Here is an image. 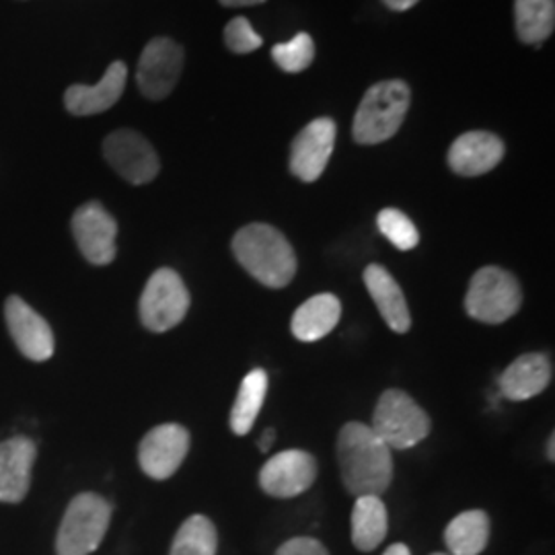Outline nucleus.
I'll list each match as a JSON object with an SVG mask.
<instances>
[{"instance_id":"nucleus-1","label":"nucleus","mask_w":555,"mask_h":555,"mask_svg":"<svg viewBox=\"0 0 555 555\" xmlns=\"http://www.w3.org/2000/svg\"><path fill=\"white\" fill-rule=\"evenodd\" d=\"M337 459L344 486L352 496H380L391 486V449L371 426L346 424L337 437Z\"/></svg>"},{"instance_id":"nucleus-2","label":"nucleus","mask_w":555,"mask_h":555,"mask_svg":"<svg viewBox=\"0 0 555 555\" xmlns=\"http://www.w3.org/2000/svg\"><path fill=\"white\" fill-rule=\"evenodd\" d=\"M233 254L247 274L268 288H284L297 274V256L288 238L278 229L254 222L233 238Z\"/></svg>"},{"instance_id":"nucleus-3","label":"nucleus","mask_w":555,"mask_h":555,"mask_svg":"<svg viewBox=\"0 0 555 555\" xmlns=\"http://www.w3.org/2000/svg\"><path fill=\"white\" fill-rule=\"evenodd\" d=\"M412 91L403 80H380L373 85L358 105L354 140L358 144H378L396 137L410 109Z\"/></svg>"},{"instance_id":"nucleus-4","label":"nucleus","mask_w":555,"mask_h":555,"mask_svg":"<svg viewBox=\"0 0 555 555\" xmlns=\"http://www.w3.org/2000/svg\"><path fill=\"white\" fill-rule=\"evenodd\" d=\"M112 504L98 494H79L60 522L56 554L89 555L100 547L112 520Z\"/></svg>"},{"instance_id":"nucleus-5","label":"nucleus","mask_w":555,"mask_h":555,"mask_svg":"<svg viewBox=\"0 0 555 555\" xmlns=\"http://www.w3.org/2000/svg\"><path fill=\"white\" fill-rule=\"evenodd\" d=\"M371 428L389 449L405 451L430 435L433 422L405 391L389 389L378 399Z\"/></svg>"},{"instance_id":"nucleus-6","label":"nucleus","mask_w":555,"mask_h":555,"mask_svg":"<svg viewBox=\"0 0 555 555\" xmlns=\"http://www.w3.org/2000/svg\"><path fill=\"white\" fill-rule=\"evenodd\" d=\"M522 291L518 280L498 266H486L476 272L465 295V309L469 318L488 325L508 321L518 313Z\"/></svg>"},{"instance_id":"nucleus-7","label":"nucleus","mask_w":555,"mask_h":555,"mask_svg":"<svg viewBox=\"0 0 555 555\" xmlns=\"http://www.w3.org/2000/svg\"><path fill=\"white\" fill-rule=\"evenodd\" d=\"M190 309V293L176 270L160 268L149 278L140 297V321L149 332L163 334L179 325Z\"/></svg>"},{"instance_id":"nucleus-8","label":"nucleus","mask_w":555,"mask_h":555,"mask_svg":"<svg viewBox=\"0 0 555 555\" xmlns=\"http://www.w3.org/2000/svg\"><path fill=\"white\" fill-rule=\"evenodd\" d=\"M103 157L132 185H144L159 176V157L153 144L134 130L112 132L103 140Z\"/></svg>"},{"instance_id":"nucleus-9","label":"nucleus","mask_w":555,"mask_h":555,"mask_svg":"<svg viewBox=\"0 0 555 555\" xmlns=\"http://www.w3.org/2000/svg\"><path fill=\"white\" fill-rule=\"evenodd\" d=\"M183 70V50L169 38L149 41L139 62L140 91L149 100H165L178 85Z\"/></svg>"},{"instance_id":"nucleus-10","label":"nucleus","mask_w":555,"mask_h":555,"mask_svg":"<svg viewBox=\"0 0 555 555\" xmlns=\"http://www.w3.org/2000/svg\"><path fill=\"white\" fill-rule=\"evenodd\" d=\"M318 479V461L307 451H282L259 472V486L268 496L295 498L305 494Z\"/></svg>"},{"instance_id":"nucleus-11","label":"nucleus","mask_w":555,"mask_h":555,"mask_svg":"<svg viewBox=\"0 0 555 555\" xmlns=\"http://www.w3.org/2000/svg\"><path fill=\"white\" fill-rule=\"evenodd\" d=\"M73 235L77 238L80 254L93 266H107L116 259L118 222L100 202H89L75 212Z\"/></svg>"},{"instance_id":"nucleus-12","label":"nucleus","mask_w":555,"mask_h":555,"mask_svg":"<svg viewBox=\"0 0 555 555\" xmlns=\"http://www.w3.org/2000/svg\"><path fill=\"white\" fill-rule=\"evenodd\" d=\"M190 451V433L179 424H163L142 438L139 463L153 479H169L178 472Z\"/></svg>"},{"instance_id":"nucleus-13","label":"nucleus","mask_w":555,"mask_h":555,"mask_svg":"<svg viewBox=\"0 0 555 555\" xmlns=\"http://www.w3.org/2000/svg\"><path fill=\"white\" fill-rule=\"evenodd\" d=\"M337 128L334 119L319 118L305 126L291 149V171L300 181H318L334 153Z\"/></svg>"},{"instance_id":"nucleus-14","label":"nucleus","mask_w":555,"mask_h":555,"mask_svg":"<svg viewBox=\"0 0 555 555\" xmlns=\"http://www.w3.org/2000/svg\"><path fill=\"white\" fill-rule=\"evenodd\" d=\"M4 319H7L9 334L17 344L23 357L29 358L34 362H46L54 357L52 327L23 298H7Z\"/></svg>"},{"instance_id":"nucleus-15","label":"nucleus","mask_w":555,"mask_h":555,"mask_svg":"<svg viewBox=\"0 0 555 555\" xmlns=\"http://www.w3.org/2000/svg\"><path fill=\"white\" fill-rule=\"evenodd\" d=\"M38 455L34 440L15 437L0 442V502L20 504L31 486V469Z\"/></svg>"},{"instance_id":"nucleus-16","label":"nucleus","mask_w":555,"mask_h":555,"mask_svg":"<svg viewBox=\"0 0 555 555\" xmlns=\"http://www.w3.org/2000/svg\"><path fill=\"white\" fill-rule=\"evenodd\" d=\"M128 79V68L124 62H112L100 85H73L64 93V105L73 116H98L118 103Z\"/></svg>"},{"instance_id":"nucleus-17","label":"nucleus","mask_w":555,"mask_h":555,"mask_svg":"<svg viewBox=\"0 0 555 555\" xmlns=\"http://www.w3.org/2000/svg\"><path fill=\"white\" fill-rule=\"evenodd\" d=\"M504 157V142L490 132H467L453 142L449 165L456 176L477 178L498 167Z\"/></svg>"},{"instance_id":"nucleus-18","label":"nucleus","mask_w":555,"mask_h":555,"mask_svg":"<svg viewBox=\"0 0 555 555\" xmlns=\"http://www.w3.org/2000/svg\"><path fill=\"white\" fill-rule=\"evenodd\" d=\"M552 380V362L541 352H531L516 358L515 362L500 375V393L511 401H527L547 389Z\"/></svg>"},{"instance_id":"nucleus-19","label":"nucleus","mask_w":555,"mask_h":555,"mask_svg":"<svg viewBox=\"0 0 555 555\" xmlns=\"http://www.w3.org/2000/svg\"><path fill=\"white\" fill-rule=\"evenodd\" d=\"M364 284L371 293V297L377 305L380 318L396 332V334H408L412 327V315L408 300L403 297V291L399 288L396 278L389 274L387 268L371 263L364 270Z\"/></svg>"},{"instance_id":"nucleus-20","label":"nucleus","mask_w":555,"mask_h":555,"mask_svg":"<svg viewBox=\"0 0 555 555\" xmlns=\"http://www.w3.org/2000/svg\"><path fill=\"white\" fill-rule=\"evenodd\" d=\"M341 315L336 295H315L305 300L293 315V334L300 341H318L334 332Z\"/></svg>"},{"instance_id":"nucleus-21","label":"nucleus","mask_w":555,"mask_h":555,"mask_svg":"<svg viewBox=\"0 0 555 555\" xmlns=\"http://www.w3.org/2000/svg\"><path fill=\"white\" fill-rule=\"evenodd\" d=\"M389 529L387 506L378 496H360L352 508V543L358 552H375Z\"/></svg>"},{"instance_id":"nucleus-22","label":"nucleus","mask_w":555,"mask_h":555,"mask_svg":"<svg viewBox=\"0 0 555 555\" xmlns=\"http://www.w3.org/2000/svg\"><path fill=\"white\" fill-rule=\"evenodd\" d=\"M444 541L453 555H479L490 541V518L483 511H465L447 525Z\"/></svg>"},{"instance_id":"nucleus-23","label":"nucleus","mask_w":555,"mask_h":555,"mask_svg":"<svg viewBox=\"0 0 555 555\" xmlns=\"http://www.w3.org/2000/svg\"><path fill=\"white\" fill-rule=\"evenodd\" d=\"M266 396H268V375L263 369H254L247 377L243 378L237 399L231 410V428L237 437H245L251 433L258 414L263 408Z\"/></svg>"},{"instance_id":"nucleus-24","label":"nucleus","mask_w":555,"mask_h":555,"mask_svg":"<svg viewBox=\"0 0 555 555\" xmlns=\"http://www.w3.org/2000/svg\"><path fill=\"white\" fill-rule=\"evenodd\" d=\"M515 20L520 41L541 43L554 34L555 0H516Z\"/></svg>"},{"instance_id":"nucleus-25","label":"nucleus","mask_w":555,"mask_h":555,"mask_svg":"<svg viewBox=\"0 0 555 555\" xmlns=\"http://www.w3.org/2000/svg\"><path fill=\"white\" fill-rule=\"evenodd\" d=\"M219 535L208 516H190L173 539L169 555H217Z\"/></svg>"},{"instance_id":"nucleus-26","label":"nucleus","mask_w":555,"mask_h":555,"mask_svg":"<svg viewBox=\"0 0 555 555\" xmlns=\"http://www.w3.org/2000/svg\"><path fill=\"white\" fill-rule=\"evenodd\" d=\"M378 231L396 245L399 251H410L420 243L416 224L397 208H385L377 217Z\"/></svg>"},{"instance_id":"nucleus-27","label":"nucleus","mask_w":555,"mask_h":555,"mask_svg":"<svg viewBox=\"0 0 555 555\" xmlns=\"http://www.w3.org/2000/svg\"><path fill=\"white\" fill-rule=\"evenodd\" d=\"M278 66L286 73H302L315 59V43L309 34H298L295 40L278 43L272 50Z\"/></svg>"},{"instance_id":"nucleus-28","label":"nucleus","mask_w":555,"mask_h":555,"mask_svg":"<svg viewBox=\"0 0 555 555\" xmlns=\"http://www.w3.org/2000/svg\"><path fill=\"white\" fill-rule=\"evenodd\" d=\"M224 41H227V48L235 54L256 52L263 43V40L254 31L251 23L245 17H237V20H233L227 25Z\"/></svg>"},{"instance_id":"nucleus-29","label":"nucleus","mask_w":555,"mask_h":555,"mask_svg":"<svg viewBox=\"0 0 555 555\" xmlns=\"http://www.w3.org/2000/svg\"><path fill=\"white\" fill-rule=\"evenodd\" d=\"M276 555H330L325 545L313 537H295L278 547Z\"/></svg>"},{"instance_id":"nucleus-30","label":"nucleus","mask_w":555,"mask_h":555,"mask_svg":"<svg viewBox=\"0 0 555 555\" xmlns=\"http://www.w3.org/2000/svg\"><path fill=\"white\" fill-rule=\"evenodd\" d=\"M274 440H276V430H274V428H268V430L261 435V438H259V451H261V453H268V451L272 449Z\"/></svg>"},{"instance_id":"nucleus-31","label":"nucleus","mask_w":555,"mask_h":555,"mask_svg":"<svg viewBox=\"0 0 555 555\" xmlns=\"http://www.w3.org/2000/svg\"><path fill=\"white\" fill-rule=\"evenodd\" d=\"M417 2H420V0H385V4H387L389 9H393V11H408V9H412Z\"/></svg>"},{"instance_id":"nucleus-32","label":"nucleus","mask_w":555,"mask_h":555,"mask_svg":"<svg viewBox=\"0 0 555 555\" xmlns=\"http://www.w3.org/2000/svg\"><path fill=\"white\" fill-rule=\"evenodd\" d=\"M383 555H412V552H410V547L405 543H393V545H389L385 550Z\"/></svg>"},{"instance_id":"nucleus-33","label":"nucleus","mask_w":555,"mask_h":555,"mask_svg":"<svg viewBox=\"0 0 555 555\" xmlns=\"http://www.w3.org/2000/svg\"><path fill=\"white\" fill-rule=\"evenodd\" d=\"M224 7H251V4H261L266 0H220Z\"/></svg>"},{"instance_id":"nucleus-34","label":"nucleus","mask_w":555,"mask_h":555,"mask_svg":"<svg viewBox=\"0 0 555 555\" xmlns=\"http://www.w3.org/2000/svg\"><path fill=\"white\" fill-rule=\"evenodd\" d=\"M547 456H550V461L555 459V435H552L550 442H547Z\"/></svg>"},{"instance_id":"nucleus-35","label":"nucleus","mask_w":555,"mask_h":555,"mask_svg":"<svg viewBox=\"0 0 555 555\" xmlns=\"http://www.w3.org/2000/svg\"><path fill=\"white\" fill-rule=\"evenodd\" d=\"M433 555H447V554H433Z\"/></svg>"}]
</instances>
